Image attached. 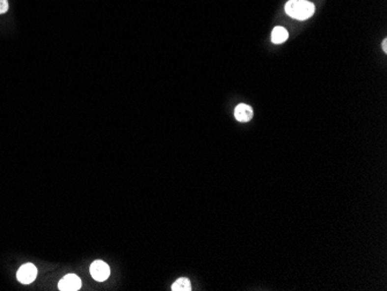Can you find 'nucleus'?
<instances>
[{"instance_id": "f257e3e1", "label": "nucleus", "mask_w": 387, "mask_h": 291, "mask_svg": "<svg viewBox=\"0 0 387 291\" xmlns=\"http://www.w3.org/2000/svg\"><path fill=\"white\" fill-rule=\"evenodd\" d=\"M314 11V5L307 0H289L285 4L286 14L296 20H306L313 15Z\"/></svg>"}, {"instance_id": "f03ea898", "label": "nucleus", "mask_w": 387, "mask_h": 291, "mask_svg": "<svg viewBox=\"0 0 387 291\" xmlns=\"http://www.w3.org/2000/svg\"><path fill=\"white\" fill-rule=\"evenodd\" d=\"M17 277L22 284H30L37 277V268L33 263H25L19 268Z\"/></svg>"}, {"instance_id": "7ed1b4c3", "label": "nucleus", "mask_w": 387, "mask_h": 291, "mask_svg": "<svg viewBox=\"0 0 387 291\" xmlns=\"http://www.w3.org/2000/svg\"><path fill=\"white\" fill-rule=\"evenodd\" d=\"M91 275L92 277L99 282H103L111 275V268L105 261L96 260L91 264Z\"/></svg>"}, {"instance_id": "20e7f679", "label": "nucleus", "mask_w": 387, "mask_h": 291, "mask_svg": "<svg viewBox=\"0 0 387 291\" xmlns=\"http://www.w3.org/2000/svg\"><path fill=\"white\" fill-rule=\"evenodd\" d=\"M80 288H82V280L76 274L66 275L58 283V289L62 291H77Z\"/></svg>"}, {"instance_id": "39448f33", "label": "nucleus", "mask_w": 387, "mask_h": 291, "mask_svg": "<svg viewBox=\"0 0 387 291\" xmlns=\"http://www.w3.org/2000/svg\"><path fill=\"white\" fill-rule=\"evenodd\" d=\"M253 108L250 106L246 105V103H240L235 107L234 109V116L237 118V121L239 122H248L253 118Z\"/></svg>"}, {"instance_id": "423d86ee", "label": "nucleus", "mask_w": 387, "mask_h": 291, "mask_svg": "<svg viewBox=\"0 0 387 291\" xmlns=\"http://www.w3.org/2000/svg\"><path fill=\"white\" fill-rule=\"evenodd\" d=\"M288 37H289V33L285 28H283V27L274 28V30L272 33L273 43H276V44L284 43V42L288 40Z\"/></svg>"}, {"instance_id": "0eeeda50", "label": "nucleus", "mask_w": 387, "mask_h": 291, "mask_svg": "<svg viewBox=\"0 0 387 291\" xmlns=\"http://www.w3.org/2000/svg\"><path fill=\"white\" fill-rule=\"evenodd\" d=\"M173 291H190L192 290V286L188 279L186 277H181V279L176 280L172 286Z\"/></svg>"}, {"instance_id": "6e6552de", "label": "nucleus", "mask_w": 387, "mask_h": 291, "mask_svg": "<svg viewBox=\"0 0 387 291\" xmlns=\"http://www.w3.org/2000/svg\"><path fill=\"white\" fill-rule=\"evenodd\" d=\"M8 0H0V14H4L8 11Z\"/></svg>"}, {"instance_id": "1a4fd4ad", "label": "nucleus", "mask_w": 387, "mask_h": 291, "mask_svg": "<svg viewBox=\"0 0 387 291\" xmlns=\"http://www.w3.org/2000/svg\"><path fill=\"white\" fill-rule=\"evenodd\" d=\"M382 47H383V50H384V53H387V40L385 38V40L383 41V44H382Z\"/></svg>"}]
</instances>
